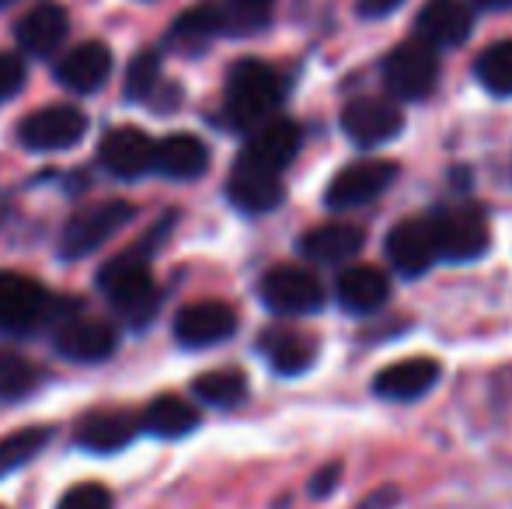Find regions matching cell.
Returning <instances> with one entry per match:
<instances>
[{
  "mask_svg": "<svg viewBox=\"0 0 512 509\" xmlns=\"http://www.w3.org/2000/svg\"><path fill=\"white\" fill-rule=\"evenodd\" d=\"M115 346H119V332L108 321L74 314L56 328V353L74 363H102L115 353Z\"/></svg>",
  "mask_w": 512,
  "mask_h": 509,
  "instance_id": "13",
  "label": "cell"
},
{
  "mask_svg": "<svg viewBox=\"0 0 512 509\" xmlns=\"http://www.w3.org/2000/svg\"><path fill=\"white\" fill-rule=\"evenodd\" d=\"M283 102V81L262 60H241L227 74V95H223V112L234 129H258L269 119H276V109Z\"/></svg>",
  "mask_w": 512,
  "mask_h": 509,
  "instance_id": "2",
  "label": "cell"
},
{
  "mask_svg": "<svg viewBox=\"0 0 512 509\" xmlns=\"http://www.w3.org/2000/svg\"><path fill=\"white\" fill-rule=\"evenodd\" d=\"M478 7H485V11H506V7H512V0H474Z\"/></svg>",
  "mask_w": 512,
  "mask_h": 509,
  "instance_id": "39",
  "label": "cell"
},
{
  "mask_svg": "<svg viewBox=\"0 0 512 509\" xmlns=\"http://www.w3.org/2000/svg\"><path fill=\"white\" fill-rule=\"evenodd\" d=\"M227 196L241 213H269L283 203L286 192H283L279 171H269V168H262V164L237 154L234 171H230V178H227Z\"/></svg>",
  "mask_w": 512,
  "mask_h": 509,
  "instance_id": "12",
  "label": "cell"
},
{
  "mask_svg": "<svg viewBox=\"0 0 512 509\" xmlns=\"http://www.w3.org/2000/svg\"><path fill=\"white\" fill-rule=\"evenodd\" d=\"M84 133H88V119L74 105H46V109L32 112V116H25L18 123L21 147L39 150V154L77 147L84 140Z\"/></svg>",
  "mask_w": 512,
  "mask_h": 509,
  "instance_id": "9",
  "label": "cell"
},
{
  "mask_svg": "<svg viewBox=\"0 0 512 509\" xmlns=\"http://www.w3.org/2000/svg\"><path fill=\"white\" fill-rule=\"evenodd\" d=\"M49 429L46 426H28V429H18V433L4 436L0 440V478L14 475L18 468H25L28 461L42 454V447L49 443Z\"/></svg>",
  "mask_w": 512,
  "mask_h": 509,
  "instance_id": "30",
  "label": "cell"
},
{
  "mask_svg": "<svg viewBox=\"0 0 512 509\" xmlns=\"http://www.w3.org/2000/svg\"><path fill=\"white\" fill-rule=\"evenodd\" d=\"M25 88V63L11 53H0V98H11Z\"/></svg>",
  "mask_w": 512,
  "mask_h": 509,
  "instance_id": "35",
  "label": "cell"
},
{
  "mask_svg": "<svg viewBox=\"0 0 512 509\" xmlns=\"http://www.w3.org/2000/svg\"><path fill=\"white\" fill-rule=\"evenodd\" d=\"M108 77H112V53L105 42H81L56 63V81L77 95H91V91L105 88Z\"/></svg>",
  "mask_w": 512,
  "mask_h": 509,
  "instance_id": "18",
  "label": "cell"
},
{
  "mask_svg": "<svg viewBox=\"0 0 512 509\" xmlns=\"http://www.w3.org/2000/svg\"><path fill=\"white\" fill-rule=\"evenodd\" d=\"M220 32H223V11L213 4H199V7H192V11H185L182 18L171 25L168 46L185 56H203L209 49V42Z\"/></svg>",
  "mask_w": 512,
  "mask_h": 509,
  "instance_id": "27",
  "label": "cell"
},
{
  "mask_svg": "<svg viewBox=\"0 0 512 509\" xmlns=\"http://www.w3.org/2000/svg\"><path fill=\"white\" fill-rule=\"evenodd\" d=\"M338 478H342V464H338V461L324 464V468H321V471H314V478L307 482V492H310L314 499L331 496V492H335V485H338Z\"/></svg>",
  "mask_w": 512,
  "mask_h": 509,
  "instance_id": "36",
  "label": "cell"
},
{
  "mask_svg": "<svg viewBox=\"0 0 512 509\" xmlns=\"http://www.w3.org/2000/svg\"><path fill=\"white\" fill-rule=\"evenodd\" d=\"M439 363L429 356H411V360H398L391 367H384L373 377V391L387 401H415L422 394H429L439 381Z\"/></svg>",
  "mask_w": 512,
  "mask_h": 509,
  "instance_id": "19",
  "label": "cell"
},
{
  "mask_svg": "<svg viewBox=\"0 0 512 509\" xmlns=\"http://www.w3.org/2000/svg\"><path fill=\"white\" fill-rule=\"evenodd\" d=\"M338 304L349 314H373L391 297V279L377 265H349L338 276Z\"/></svg>",
  "mask_w": 512,
  "mask_h": 509,
  "instance_id": "22",
  "label": "cell"
},
{
  "mask_svg": "<svg viewBox=\"0 0 512 509\" xmlns=\"http://www.w3.org/2000/svg\"><path fill=\"white\" fill-rule=\"evenodd\" d=\"M276 0H227L223 11V32H255L269 21Z\"/></svg>",
  "mask_w": 512,
  "mask_h": 509,
  "instance_id": "33",
  "label": "cell"
},
{
  "mask_svg": "<svg viewBox=\"0 0 512 509\" xmlns=\"http://www.w3.org/2000/svg\"><path fill=\"white\" fill-rule=\"evenodd\" d=\"M56 300L46 286L21 272H0V332L32 335L46 321H53Z\"/></svg>",
  "mask_w": 512,
  "mask_h": 509,
  "instance_id": "4",
  "label": "cell"
},
{
  "mask_svg": "<svg viewBox=\"0 0 512 509\" xmlns=\"http://www.w3.org/2000/svg\"><path fill=\"white\" fill-rule=\"evenodd\" d=\"M300 143H304V133H300V126L293 123V119H269V123L251 129L241 157H248V161L283 175L286 164L297 157Z\"/></svg>",
  "mask_w": 512,
  "mask_h": 509,
  "instance_id": "16",
  "label": "cell"
},
{
  "mask_svg": "<svg viewBox=\"0 0 512 509\" xmlns=\"http://www.w3.org/2000/svg\"><path fill=\"white\" fill-rule=\"evenodd\" d=\"M56 509H112V492L98 482H81L74 489L63 492Z\"/></svg>",
  "mask_w": 512,
  "mask_h": 509,
  "instance_id": "34",
  "label": "cell"
},
{
  "mask_svg": "<svg viewBox=\"0 0 512 509\" xmlns=\"http://www.w3.org/2000/svg\"><path fill=\"white\" fill-rule=\"evenodd\" d=\"M418 39L429 42L432 49H453L471 39L474 18L464 0H429L418 11Z\"/></svg>",
  "mask_w": 512,
  "mask_h": 509,
  "instance_id": "17",
  "label": "cell"
},
{
  "mask_svg": "<svg viewBox=\"0 0 512 509\" xmlns=\"http://www.w3.org/2000/svg\"><path fill=\"white\" fill-rule=\"evenodd\" d=\"M140 433V419L126 412H91L77 422V443L91 454H115Z\"/></svg>",
  "mask_w": 512,
  "mask_h": 509,
  "instance_id": "25",
  "label": "cell"
},
{
  "mask_svg": "<svg viewBox=\"0 0 512 509\" xmlns=\"http://www.w3.org/2000/svg\"><path fill=\"white\" fill-rule=\"evenodd\" d=\"M432 238H436V255L446 262H474L488 252V220L485 210L474 203L443 206L429 217Z\"/></svg>",
  "mask_w": 512,
  "mask_h": 509,
  "instance_id": "3",
  "label": "cell"
},
{
  "mask_svg": "<svg viewBox=\"0 0 512 509\" xmlns=\"http://www.w3.org/2000/svg\"><path fill=\"white\" fill-rule=\"evenodd\" d=\"M154 154H157V140L136 126L108 129L102 147H98V157H102L108 175L126 178V182L154 171Z\"/></svg>",
  "mask_w": 512,
  "mask_h": 509,
  "instance_id": "11",
  "label": "cell"
},
{
  "mask_svg": "<svg viewBox=\"0 0 512 509\" xmlns=\"http://www.w3.org/2000/svg\"><path fill=\"white\" fill-rule=\"evenodd\" d=\"M401 4H405V0H359V14H363V18H387V14H394Z\"/></svg>",
  "mask_w": 512,
  "mask_h": 509,
  "instance_id": "38",
  "label": "cell"
},
{
  "mask_svg": "<svg viewBox=\"0 0 512 509\" xmlns=\"http://www.w3.org/2000/svg\"><path fill=\"white\" fill-rule=\"evenodd\" d=\"M7 4H14V0H0V7H7Z\"/></svg>",
  "mask_w": 512,
  "mask_h": 509,
  "instance_id": "40",
  "label": "cell"
},
{
  "mask_svg": "<svg viewBox=\"0 0 512 509\" xmlns=\"http://www.w3.org/2000/svg\"><path fill=\"white\" fill-rule=\"evenodd\" d=\"M401 503V489L398 485H380V489H373L370 496L359 503V509H394Z\"/></svg>",
  "mask_w": 512,
  "mask_h": 509,
  "instance_id": "37",
  "label": "cell"
},
{
  "mask_svg": "<svg viewBox=\"0 0 512 509\" xmlns=\"http://www.w3.org/2000/svg\"><path fill=\"white\" fill-rule=\"evenodd\" d=\"M70 32V14L60 4H39L18 21L14 28V39H18L21 53L28 56H53L63 46Z\"/></svg>",
  "mask_w": 512,
  "mask_h": 509,
  "instance_id": "20",
  "label": "cell"
},
{
  "mask_svg": "<svg viewBox=\"0 0 512 509\" xmlns=\"http://www.w3.org/2000/svg\"><path fill=\"white\" fill-rule=\"evenodd\" d=\"M384 81L401 102H422L439 84V53L422 39L401 42L384 60Z\"/></svg>",
  "mask_w": 512,
  "mask_h": 509,
  "instance_id": "5",
  "label": "cell"
},
{
  "mask_svg": "<svg viewBox=\"0 0 512 509\" xmlns=\"http://www.w3.org/2000/svg\"><path fill=\"white\" fill-rule=\"evenodd\" d=\"M140 429L150 436H161V440H182V436L199 429V412L196 405H189L178 394H161V398H154L143 408Z\"/></svg>",
  "mask_w": 512,
  "mask_h": 509,
  "instance_id": "26",
  "label": "cell"
},
{
  "mask_svg": "<svg viewBox=\"0 0 512 509\" xmlns=\"http://www.w3.org/2000/svg\"><path fill=\"white\" fill-rule=\"evenodd\" d=\"M161 81H164L161 77V56H157L154 49H143V53L133 56V63H129V70H126V98H133V102H147Z\"/></svg>",
  "mask_w": 512,
  "mask_h": 509,
  "instance_id": "32",
  "label": "cell"
},
{
  "mask_svg": "<svg viewBox=\"0 0 512 509\" xmlns=\"http://www.w3.org/2000/svg\"><path fill=\"white\" fill-rule=\"evenodd\" d=\"M474 74H478L481 88L492 91L499 98L512 95V39L492 42L488 49H481L478 63H474Z\"/></svg>",
  "mask_w": 512,
  "mask_h": 509,
  "instance_id": "29",
  "label": "cell"
},
{
  "mask_svg": "<svg viewBox=\"0 0 512 509\" xmlns=\"http://www.w3.org/2000/svg\"><path fill=\"white\" fill-rule=\"evenodd\" d=\"M405 126L401 109L380 98H356L342 109V133L349 136L356 147H380L391 143Z\"/></svg>",
  "mask_w": 512,
  "mask_h": 509,
  "instance_id": "14",
  "label": "cell"
},
{
  "mask_svg": "<svg viewBox=\"0 0 512 509\" xmlns=\"http://www.w3.org/2000/svg\"><path fill=\"white\" fill-rule=\"evenodd\" d=\"M39 387V370L21 353L0 349V401H21Z\"/></svg>",
  "mask_w": 512,
  "mask_h": 509,
  "instance_id": "31",
  "label": "cell"
},
{
  "mask_svg": "<svg viewBox=\"0 0 512 509\" xmlns=\"http://www.w3.org/2000/svg\"><path fill=\"white\" fill-rule=\"evenodd\" d=\"M387 258L401 276H422L432 262H436V238H432L429 217H411L401 220L391 234H387Z\"/></svg>",
  "mask_w": 512,
  "mask_h": 509,
  "instance_id": "15",
  "label": "cell"
},
{
  "mask_svg": "<svg viewBox=\"0 0 512 509\" xmlns=\"http://www.w3.org/2000/svg\"><path fill=\"white\" fill-rule=\"evenodd\" d=\"M192 394L213 408H234L248 398V377L241 370H209L192 381Z\"/></svg>",
  "mask_w": 512,
  "mask_h": 509,
  "instance_id": "28",
  "label": "cell"
},
{
  "mask_svg": "<svg viewBox=\"0 0 512 509\" xmlns=\"http://www.w3.org/2000/svg\"><path fill=\"white\" fill-rule=\"evenodd\" d=\"M209 168V147L192 133H171L157 140L154 171L164 178H178V182H192V178L206 175Z\"/></svg>",
  "mask_w": 512,
  "mask_h": 509,
  "instance_id": "23",
  "label": "cell"
},
{
  "mask_svg": "<svg viewBox=\"0 0 512 509\" xmlns=\"http://www.w3.org/2000/svg\"><path fill=\"white\" fill-rule=\"evenodd\" d=\"M133 206L122 203V199H108V203L88 206L81 210L60 234V255L63 258H84L105 245L108 238L122 231V227L133 220Z\"/></svg>",
  "mask_w": 512,
  "mask_h": 509,
  "instance_id": "6",
  "label": "cell"
},
{
  "mask_svg": "<svg viewBox=\"0 0 512 509\" xmlns=\"http://www.w3.org/2000/svg\"><path fill=\"white\" fill-rule=\"evenodd\" d=\"M363 245H366V234L356 224H321L300 238V252L310 262H321V265L352 262V258L363 252Z\"/></svg>",
  "mask_w": 512,
  "mask_h": 509,
  "instance_id": "24",
  "label": "cell"
},
{
  "mask_svg": "<svg viewBox=\"0 0 512 509\" xmlns=\"http://www.w3.org/2000/svg\"><path fill=\"white\" fill-rule=\"evenodd\" d=\"M258 353L269 360L276 374L297 377L314 367L317 342L307 332H297V328H265L262 339H258Z\"/></svg>",
  "mask_w": 512,
  "mask_h": 509,
  "instance_id": "21",
  "label": "cell"
},
{
  "mask_svg": "<svg viewBox=\"0 0 512 509\" xmlns=\"http://www.w3.org/2000/svg\"><path fill=\"white\" fill-rule=\"evenodd\" d=\"M258 297L276 314H314L324 304V286L304 265H272L258 283Z\"/></svg>",
  "mask_w": 512,
  "mask_h": 509,
  "instance_id": "7",
  "label": "cell"
},
{
  "mask_svg": "<svg viewBox=\"0 0 512 509\" xmlns=\"http://www.w3.org/2000/svg\"><path fill=\"white\" fill-rule=\"evenodd\" d=\"M98 286L112 304V311L129 325H147L161 307V290L150 272V258L140 245L133 252L112 258L102 272H98Z\"/></svg>",
  "mask_w": 512,
  "mask_h": 509,
  "instance_id": "1",
  "label": "cell"
},
{
  "mask_svg": "<svg viewBox=\"0 0 512 509\" xmlns=\"http://www.w3.org/2000/svg\"><path fill=\"white\" fill-rule=\"evenodd\" d=\"M394 182H398V164L394 161H356L331 178L328 192H324V203L335 213L359 210V206L384 196Z\"/></svg>",
  "mask_w": 512,
  "mask_h": 509,
  "instance_id": "8",
  "label": "cell"
},
{
  "mask_svg": "<svg viewBox=\"0 0 512 509\" xmlns=\"http://www.w3.org/2000/svg\"><path fill=\"white\" fill-rule=\"evenodd\" d=\"M237 332V311L223 300H196L175 314V339L185 349H209Z\"/></svg>",
  "mask_w": 512,
  "mask_h": 509,
  "instance_id": "10",
  "label": "cell"
}]
</instances>
